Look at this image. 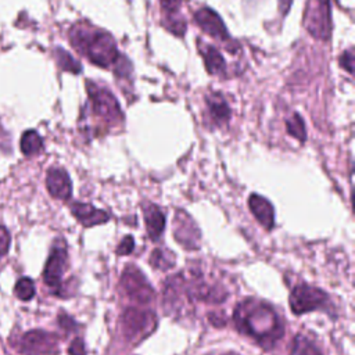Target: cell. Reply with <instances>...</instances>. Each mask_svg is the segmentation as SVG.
Masks as SVG:
<instances>
[{"label": "cell", "mask_w": 355, "mask_h": 355, "mask_svg": "<svg viewBox=\"0 0 355 355\" xmlns=\"http://www.w3.org/2000/svg\"><path fill=\"white\" fill-rule=\"evenodd\" d=\"M327 300L329 297L323 290L308 284H298L290 294V308L293 313L302 315L322 308Z\"/></svg>", "instance_id": "52a82bcc"}, {"label": "cell", "mask_w": 355, "mask_h": 355, "mask_svg": "<svg viewBox=\"0 0 355 355\" xmlns=\"http://www.w3.org/2000/svg\"><path fill=\"white\" fill-rule=\"evenodd\" d=\"M71 212L78 219L79 223H82L85 227H92L96 225H103L110 219V215L93 207L92 204L85 202H73L71 204Z\"/></svg>", "instance_id": "4fadbf2b"}, {"label": "cell", "mask_w": 355, "mask_h": 355, "mask_svg": "<svg viewBox=\"0 0 355 355\" xmlns=\"http://www.w3.org/2000/svg\"><path fill=\"white\" fill-rule=\"evenodd\" d=\"M201 55L204 58V64L209 73L212 75H223L226 72V62L222 54L209 44H204L201 49Z\"/></svg>", "instance_id": "ac0fdd59"}, {"label": "cell", "mask_w": 355, "mask_h": 355, "mask_svg": "<svg viewBox=\"0 0 355 355\" xmlns=\"http://www.w3.org/2000/svg\"><path fill=\"white\" fill-rule=\"evenodd\" d=\"M316 7H308L305 19L309 33L318 39L327 40L331 33L330 0H315Z\"/></svg>", "instance_id": "9c48e42d"}, {"label": "cell", "mask_w": 355, "mask_h": 355, "mask_svg": "<svg viewBox=\"0 0 355 355\" xmlns=\"http://www.w3.org/2000/svg\"><path fill=\"white\" fill-rule=\"evenodd\" d=\"M248 207L257 220L265 227L272 229L275 225V209L272 204L259 194H251L248 198Z\"/></svg>", "instance_id": "5bb4252c"}, {"label": "cell", "mask_w": 355, "mask_h": 355, "mask_svg": "<svg viewBox=\"0 0 355 355\" xmlns=\"http://www.w3.org/2000/svg\"><path fill=\"white\" fill-rule=\"evenodd\" d=\"M194 19L198 24V26L205 33H208L209 36H212L218 40H222V42H230L232 40L223 21L220 19V17L214 10H211L208 7H202V8L196 11Z\"/></svg>", "instance_id": "8fae6325"}, {"label": "cell", "mask_w": 355, "mask_h": 355, "mask_svg": "<svg viewBox=\"0 0 355 355\" xmlns=\"http://www.w3.org/2000/svg\"><path fill=\"white\" fill-rule=\"evenodd\" d=\"M67 268H68L67 248L64 244H55L51 248L43 269V280L54 294H60L62 276Z\"/></svg>", "instance_id": "ba28073f"}, {"label": "cell", "mask_w": 355, "mask_h": 355, "mask_svg": "<svg viewBox=\"0 0 355 355\" xmlns=\"http://www.w3.org/2000/svg\"><path fill=\"white\" fill-rule=\"evenodd\" d=\"M10 243H11V237H10V233H8L7 227L0 226V258L7 255L8 248H10Z\"/></svg>", "instance_id": "484cf974"}, {"label": "cell", "mask_w": 355, "mask_h": 355, "mask_svg": "<svg viewBox=\"0 0 355 355\" xmlns=\"http://www.w3.org/2000/svg\"><path fill=\"white\" fill-rule=\"evenodd\" d=\"M54 55H55V61L61 69L72 72V73H79L82 71L80 64L64 49H55Z\"/></svg>", "instance_id": "44dd1931"}, {"label": "cell", "mask_w": 355, "mask_h": 355, "mask_svg": "<svg viewBox=\"0 0 355 355\" xmlns=\"http://www.w3.org/2000/svg\"><path fill=\"white\" fill-rule=\"evenodd\" d=\"M68 354L69 355H86V347H85L83 338H80V337L73 338L68 347Z\"/></svg>", "instance_id": "4316f807"}, {"label": "cell", "mask_w": 355, "mask_h": 355, "mask_svg": "<svg viewBox=\"0 0 355 355\" xmlns=\"http://www.w3.org/2000/svg\"><path fill=\"white\" fill-rule=\"evenodd\" d=\"M161 6H162V10L165 11L166 29L175 35L182 36L184 33L186 24L180 18V15H178V11L180 7V0H161Z\"/></svg>", "instance_id": "2e32d148"}, {"label": "cell", "mask_w": 355, "mask_h": 355, "mask_svg": "<svg viewBox=\"0 0 355 355\" xmlns=\"http://www.w3.org/2000/svg\"><path fill=\"white\" fill-rule=\"evenodd\" d=\"M123 293L139 304H150L154 300V290L146 276L135 265H128L121 275Z\"/></svg>", "instance_id": "8992f818"}, {"label": "cell", "mask_w": 355, "mask_h": 355, "mask_svg": "<svg viewBox=\"0 0 355 355\" xmlns=\"http://www.w3.org/2000/svg\"><path fill=\"white\" fill-rule=\"evenodd\" d=\"M49 193L58 200H68L72 193V184L68 173L61 168H51L46 176Z\"/></svg>", "instance_id": "7c38bea8"}, {"label": "cell", "mask_w": 355, "mask_h": 355, "mask_svg": "<svg viewBox=\"0 0 355 355\" xmlns=\"http://www.w3.org/2000/svg\"><path fill=\"white\" fill-rule=\"evenodd\" d=\"M290 4H291V0H280V6H282L283 12H286L287 8H290Z\"/></svg>", "instance_id": "f546056e"}, {"label": "cell", "mask_w": 355, "mask_h": 355, "mask_svg": "<svg viewBox=\"0 0 355 355\" xmlns=\"http://www.w3.org/2000/svg\"><path fill=\"white\" fill-rule=\"evenodd\" d=\"M121 327L123 337L136 345L154 331L157 327V318L151 311L126 308L121 316Z\"/></svg>", "instance_id": "3957f363"}, {"label": "cell", "mask_w": 355, "mask_h": 355, "mask_svg": "<svg viewBox=\"0 0 355 355\" xmlns=\"http://www.w3.org/2000/svg\"><path fill=\"white\" fill-rule=\"evenodd\" d=\"M143 215L146 220V229L151 240H157L164 229H165V215L164 212L154 204L146 202L143 204Z\"/></svg>", "instance_id": "9a60e30c"}, {"label": "cell", "mask_w": 355, "mask_h": 355, "mask_svg": "<svg viewBox=\"0 0 355 355\" xmlns=\"http://www.w3.org/2000/svg\"><path fill=\"white\" fill-rule=\"evenodd\" d=\"M286 126H287V132H288L293 137H295L297 140H301V141L305 140V137H306L305 125H304L302 118H301L298 114H294L290 119H287Z\"/></svg>", "instance_id": "603a6c76"}, {"label": "cell", "mask_w": 355, "mask_h": 355, "mask_svg": "<svg viewBox=\"0 0 355 355\" xmlns=\"http://www.w3.org/2000/svg\"><path fill=\"white\" fill-rule=\"evenodd\" d=\"M69 42L89 61L103 68L116 64L121 58L112 36L93 26L75 25L69 31Z\"/></svg>", "instance_id": "7a4b0ae2"}, {"label": "cell", "mask_w": 355, "mask_h": 355, "mask_svg": "<svg viewBox=\"0 0 355 355\" xmlns=\"http://www.w3.org/2000/svg\"><path fill=\"white\" fill-rule=\"evenodd\" d=\"M58 336L44 330H29L15 343L18 352L25 355H53L58 351Z\"/></svg>", "instance_id": "277c9868"}, {"label": "cell", "mask_w": 355, "mask_h": 355, "mask_svg": "<svg viewBox=\"0 0 355 355\" xmlns=\"http://www.w3.org/2000/svg\"><path fill=\"white\" fill-rule=\"evenodd\" d=\"M86 87L92 101V108L96 116L101 118L108 123H119L123 118V114L119 108L118 101L112 96V93H110L103 87H97L92 82H87Z\"/></svg>", "instance_id": "5b68a950"}, {"label": "cell", "mask_w": 355, "mask_h": 355, "mask_svg": "<svg viewBox=\"0 0 355 355\" xmlns=\"http://www.w3.org/2000/svg\"><path fill=\"white\" fill-rule=\"evenodd\" d=\"M173 234L176 241H179L187 250L198 248L200 230L193 222V219L183 211L176 212L173 222Z\"/></svg>", "instance_id": "30bf717a"}, {"label": "cell", "mask_w": 355, "mask_h": 355, "mask_svg": "<svg viewBox=\"0 0 355 355\" xmlns=\"http://www.w3.org/2000/svg\"><path fill=\"white\" fill-rule=\"evenodd\" d=\"M295 355H322L320 351L305 337L298 336L295 338Z\"/></svg>", "instance_id": "cb8c5ba5"}, {"label": "cell", "mask_w": 355, "mask_h": 355, "mask_svg": "<svg viewBox=\"0 0 355 355\" xmlns=\"http://www.w3.org/2000/svg\"><path fill=\"white\" fill-rule=\"evenodd\" d=\"M14 294L21 301H29L35 295V284L29 277H21L14 286Z\"/></svg>", "instance_id": "7402d4cb"}, {"label": "cell", "mask_w": 355, "mask_h": 355, "mask_svg": "<svg viewBox=\"0 0 355 355\" xmlns=\"http://www.w3.org/2000/svg\"><path fill=\"white\" fill-rule=\"evenodd\" d=\"M352 60H354V55H352V51L351 50H347L341 54L340 57V64L341 67H344L349 73H352Z\"/></svg>", "instance_id": "f1b7e54d"}, {"label": "cell", "mask_w": 355, "mask_h": 355, "mask_svg": "<svg viewBox=\"0 0 355 355\" xmlns=\"http://www.w3.org/2000/svg\"><path fill=\"white\" fill-rule=\"evenodd\" d=\"M135 247V240L132 236H126L121 240V243L116 247V254L118 255H129L133 251Z\"/></svg>", "instance_id": "d4e9b609"}, {"label": "cell", "mask_w": 355, "mask_h": 355, "mask_svg": "<svg viewBox=\"0 0 355 355\" xmlns=\"http://www.w3.org/2000/svg\"><path fill=\"white\" fill-rule=\"evenodd\" d=\"M150 263L153 268L155 269H161V270H166L175 266L176 263V257L172 251L169 250H164V248H155L153 250L151 255H150Z\"/></svg>", "instance_id": "ffe728a7"}, {"label": "cell", "mask_w": 355, "mask_h": 355, "mask_svg": "<svg viewBox=\"0 0 355 355\" xmlns=\"http://www.w3.org/2000/svg\"><path fill=\"white\" fill-rule=\"evenodd\" d=\"M236 327L263 348H272L283 337V323L266 302L248 298L240 302L233 315Z\"/></svg>", "instance_id": "6da1fadb"}, {"label": "cell", "mask_w": 355, "mask_h": 355, "mask_svg": "<svg viewBox=\"0 0 355 355\" xmlns=\"http://www.w3.org/2000/svg\"><path fill=\"white\" fill-rule=\"evenodd\" d=\"M207 108L211 121L216 125L226 123L230 116V108L219 93H212L207 97Z\"/></svg>", "instance_id": "e0dca14e"}, {"label": "cell", "mask_w": 355, "mask_h": 355, "mask_svg": "<svg viewBox=\"0 0 355 355\" xmlns=\"http://www.w3.org/2000/svg\"><path fill=\"white\" fill-rule=\"evenodd\" d=\"M19 146H21V151L25 155H35L42 151L43 140L36 130H26L21 137Z\"/></svg>", "instance_id": "d6986e66"}, {"label": "cell", "mask_w": 355, "mask_h": 355, "mask_svg": "<svg viewBox=\"0 0 355 355\" xmlns=\"http://www.w3.org/2000/svg\"><path fill=\"white\" fill-rule=\"evenodd\" d=\"M58 324H60V327H62L67 333L76 329V323H75L73 319H72L69 315H67V313H60V315H58Z\"/></svg>", "instance_id": "83f0119b"}]
</instances>
